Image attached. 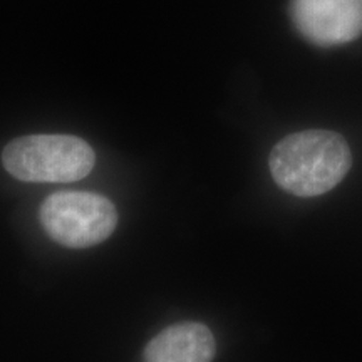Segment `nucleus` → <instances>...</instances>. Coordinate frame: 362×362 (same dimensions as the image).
I'll return each instance as SVG.
<instances>
[{
  "instance_id": "1",
  "label": "nucleus",
  "mask_w": 362,
  "mask_h": 362,
  "mask_svg": "<svg viewBox=\"0 0 362 362\" xmlns=\"http://www.w3.org/2000/svg\"><path fill=\"white\" fill-rule=\"evenodd\" d=\"M351 149L339 133L309 129L285 136L269 158L275 183L296 197H319L337 187L351 170Z\"/></svg>"
},
{
  "instance_id": "2",
  "label": "nucleus",
  "mask_w": 362,
  "mask_h": 362,
  "mask_svg": "<svg viewBox=\"0 0 362 362\" xmlns=\"http://www.w3.org/2000/svg\"><path fill=\"white\" fill-rule=\"evenodd\" d=\"M96 155L84 139L69 134H30L4 148V168L30 183H69L93 171Z\"/></svg>"
},
{
  "instance_id": "3",
  "label": "nucleus",
  "mask_w": 362,
  "mask_h": 362,
  "mask_svg": "<svg viewBox=\"0 0 362 362\" xmlns=\"http://www.w3.org/2000/svg\"><path fill=\"white\" fill-rule=\"evenodd\" d=\"M40 225L49 238L67 248H88L111 237L117 211L106 197L88 192L54 193L42 202Z\"/></svg>"
},
{
  "instance_id": "4",
  "label": "nucleus",
  "mask_w": 362,
  "mask_h": 362,
  "mask_svg": "<svg viewBox=\"0 0 362 362\" xmlns=\"http://www.w3.org/2000/svg\"><path fill=\"white\" fill-rule=\"evenodd\" d=\"M297 30L319 47H334L362 34V0H291Z\"/></svg>"
},
{
  "instance_id": "5",
  "label": "nucleus",
  "mask_w": 362,
  "mask_h": 362,
  "mask_svg": "<svg viewBox=\"0 0 362 362\" xmlns=\"http://www.w3.org/2000/svg\"><path fill=\"white\" fill-rule=\"evenodd\" d=\"M215 337L200 322H181L161 330L148 342L144 362H211Z\"/></svg>"
}]
</instances>
